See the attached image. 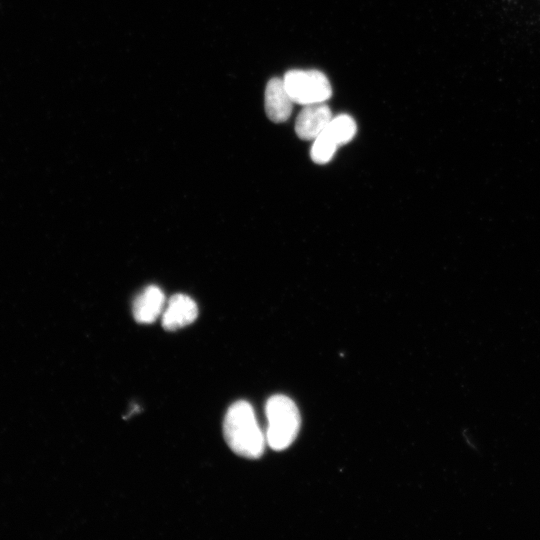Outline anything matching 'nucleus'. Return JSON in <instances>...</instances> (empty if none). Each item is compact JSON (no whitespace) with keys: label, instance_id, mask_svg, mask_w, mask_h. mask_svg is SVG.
Listing matches in <instances>:
<instances>
[{"label":"nucleus","instance_id":"obj_1","mask_svg":"<svg viewBox=\"0 0 540 540\" xmlns=\"http://www.w3.org/2000/svg\"><path fill=\"white\" fill-rule=\"evenodd\" d=\"M223 435L229 448L241 457L258 459L264 452L266 437L247 401H237L229 407L223 421Z\"/></svg>","mask_w":540,"mask_h":540},{"label":"nucleus","instance_id":"obj_2","mask_svg":"<svg viewBox=\"0 0 540 540\" xmlns=\"http://www.w3.org/2000/svg\"><path fill=\"white\" fill-rule=\"evenodd\" d=\"M266 442L275 451L288 448L300 429V414L295 403L285 395L270 397L265 406Z\"/></svg>","mask_w":540,"mask_h":540},{"label":"nucleus","instance_id":"obj_3","mask_svg":"<svg viewBox=\"0 0 540 540\" xmlns=\"http://www.w3.org/2000/svg\"><path fill=\"white\" fill-rule=\"evenodd\" d=\"M284 86L294 103H324L332 95L326 75L318 70H290L283 78Z\"/></svg>","mask_w":540,"mask_h":540},{"label":"nucleus","instance_id":"obj_4","mask_svg":"<svg viewBox=\"0 0 540 540\" xmlns=\"http://www.w3.org/2000/svg\"><path fill=\"white\" fill-rule=\"evenodd\" d=\"M332 119L330 108L324 103L305 105L295 122V132L303 140H314Z\"/></svg>","mask_w":540,"mask_h":540},{"label":"nucleus","instance_id":"obj_5","mask_svg":"<svg viewBox=\"0 0 540 540\" xmlns=\"http://www.w3.org/2000/svg\"><path fill=\"white\" fill-rule=\"evenodd\" d=\"M198 316L195 301L185 294H175L168 300L162 313V326L174 331L193 323Z\"/></svg>","mask_w":540,"mask_h":540},{"label":"nucleus","instance_id":"obj_6","mask_svg":"<svg viewBox=\"0 0 540 540\" xmlns=\"http://www.w3.org/2000/svg\"><path fill=\"white\" fill-rule=\"evenodd\" d=\"M293 103L283 79L274 77L268 81L264 104L266 114L271 121L275 123L286 121L291 115Z\"/></svg>","mask_w":540,"mask_h":540},{"label":"nucleus","instance_id":"obj_7","mask_svg":"<svg viewBox=\"0 0 540 540\" xmlns=\"http://www.w3.org/2000/svg\"><path fill=\"white\" fill-rule=\"evenodd\" d=\"M165 307L163 291L155 285L145 287L134 299L132 312L138 323H153Z\"/></svg>","mask_w":540,"mask_h":540},{"label":"nucleus","instance_id":"obj_8","mask_svg":"<svg viewBox=\"0 0 540 540\" xmlns=\"http://www.w3.org/2000/svg\"><path fill=\"white\" fill-rule=\"evenodd\" d=\"M356 130L355 120L350 115L341 114L332 117L323 132L339 146L350 142L355 136Z\"/></svg>","mask_w":540,"mask_h":540},{"label":"nucleus","instance_id":"obj_9","mask_svg":"<svg viewBox=\"0 0 540 540\" xmlns=\"http://www.w3.org/2000/svg\"><path fill=\"white\" fill-rule=\"evenodd\" d=\"M337 149L336 143L324 132L313 140L310 151L311 159L317 164L329 162Z\"/></svg>","mask_w":540,"mask_h":540}]
</instances>
